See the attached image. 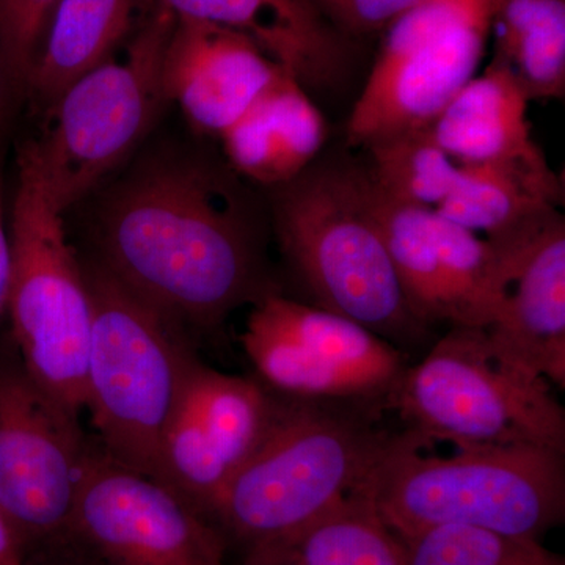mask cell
Returning a JSON list of instances; mask_svg holds the SVG:
<instances>
[{"mask_svg": "<svg viewBox=\"0 0 565 565\" xmlns=\"http://www.w3.org/2000/svg\"><path fill=\"white\" fill-rule=\"evenodd\" d=\"M245 200L203 156L147 152L96 202L93 262L173 322L218 326L277 292Z\"/></svg>", "mask_w": 565, "mask_h": 565, "instance_id": "1", "label": "cell"}, {"mask_svg": "<svg viewBox=\"0 0 565 565\" xmlns=\"http://www.w3.org/2000/svg\"><path fill=\"white\" fill-rule=\"evenodd\" d=\"M385 411L381 403L282 396L274 426L226 486L215 519L250 550L299 533L370 486L393 437L381 426Z\"/></svg>", "mask_w": 565, "mask_h": 565, "instance_id": "2", "label": "cell"}, {"mask_svg": "<svg viewBox=\"0 0 565 565\" xmlns=\"http://www.w3.org/2000/svg\"><path fill=\"white\" fill-rule=\"evenodd\" d=\"M393 434L370 484L375 509L401 539L459 525L539 541L565 515V452L514 445L424 455Z\"/></svg>", "mask_w": 565, "mask_h": 565, "instance_id": "3", "label": "cell"}, {"mask_svg": "<svg viewBox=\"0 0 565 565\" xmlns=\"http://www.w3.org/2000/svg\"><path fill=\"white\" fill-rule=\"evenodd\" d=\"M274 218L281 250L316 307L362 323L408 352L429 329L412 315L390 262L366 170L308 167L277 185Z\"/></svg>", "mask_w": 565, "mask_h": 565, "instance_id": "4", "label": "cell"}, {"mask_svg": "<svg viewBox=\"0 0 565 565\" xmlns=\"http://www.w3.org/2000/svg\"><path fill=\"white\" fill-rule=\"evenodd\" d=\"M82 266L93 310L84 408L103 451L152 478L195 355L181 340L177 322L95 262Z\"/></svg>", "mask_w": 565, "mask_h": 565, "instance_id": "5", "label": "cell"}, {"mask_svg": "<svg viewBox=\"0 0 565 565\" xmlns=\"http://www.w3.org/2000/svg\"><path fill=\"white\" fill-rule=\"evenodd\" d=\"M426 449L544 446L565 452V411L544 379L501 362L484 329L451 327L386 399Z\"/></svg>", "mask_w": 565, "mask_h": 565, "instance_id": "6", "label": "cell"}, {"mask_svg": "<svg viewBox=\"0 0 565 565\" xmlns=\"http://www.w3.org/2000/svg\"><path fill=\"white\" fill-rule=\"evenodd\" d=\"M174 20L158 3L125 57L73 82L50 107L46 134L22 150L62 212L87 199L150 134L169 102L163 55Z\"/></svg>", "mask_w": 565, "mask_h": 565, "instance_id": "7", "label": "cell"}, {"mask_svg": "<svg viewBox=\"0 0 565 565\" xmlns=\"http://www.w3.org/2000/svg\"><path fill=\"white\" fill-rule=\"evenodd\" d=\"M62 215L31 159L21 152L9 230L7 308L24 370L79 416L93 310L84 266L66 239Z\"/></svg>", "mask_w": 565, "mask_h": 565, "instance_id": "8", "label": "cell"}, {"mask_svg": "<svg viewBox=\"0 0 565 565\" xmlns=\"http://www.w3.org/2000/svg\"><path fill=\"white\" fill-rule=\"evenodd\" d=\"M497 0H423L388 25L353 106L351 147L427 128L475 77Z\"/></svg>", "mask_w": 565, "mask_h": 565, "instance_id": "9", "label": "cell"}, {"mask_svg": "<svg viewBox=\"0 0 565 565\" xmlns=\"http://www.w3.org/2000/svg\"><path fill=\"white\" fill-rule=\"evenodd\" d=\"M241 343L259 381L297 399L386 405L411 364L362 323L278 292L253 305Z\"/></svg>", "mask_w": 565, "mask_h": 565, "instance_id": "10", "label": "cell"}, {"mask_svg": "<svg viewBox=\"0 0 565 565\" xmlns=\"http://www.w3.org/2000/svg\"><path fill=\"white\" fill-rule=\"evenodd\" d=\"M281 399L259 379L221 373L193 359L152 478L214 515L233 476L269 434Z\"/></svg>", "mask_w": 565, "mask_h": 565, "instance_id": "11", "label": "cell"}, {"mask_svg": "<svg viewBox=\"0 0 565 565\" xmlns=\"http://www.w3.org/2000/svg\"><path fill=\"white\" fill-rule=\"evenodd\" d=\"M24 366L0 371V511L22 542L70 533L92 448Z\"/></svg>", "mask_w": 565, "mask_h": 565, "instance_id": "12", "label": "cell"}, {"mask_svg": "<svg viewBox=\"0 0 565 565\" xmlns=\"http://www.w3.org/2000/svg\"><path fill=\"white\" fill-rule=\"evenodd\" d=\"M70 533L109 565H225V542L202 512L103 449L85 462Z\"/></svg>", "mask_w": 565, "mask_h": 565, "instance_id": "13", "label": "cell"}, {"mask_svg": "<svg viewBox=\"0 0 565 565\" xmlns=\"http://www.w3.org/2000/svg\"><path fill=\"white\" fill-rule=\"evenodd\" d=\"M282 70L243 32L177 18L163 55V85L193 128L221 137Z\"/></svg>", "mask_w": 565, "mask_h": 565, "instance_id": "14", "label": "cell"}, {"mask_svg": "<svg viewBox=\"0 0 565 565\" xmlns=\"http://www.w3.org/2000/svg\"><path fill=\"white\" fill-rule=\"evenodd\" d=\"M484 330L501 362L565 388L563 215H556L531 245L500 313Z\"/></svg>", "mask_w": 565, "mask_h": 565, "instance_id": "15", "label": "cell"}, {"mask_svg": "<svg viewBox=\"0 0 565 565\" xmlns=\"http://www.w3.org/2000/svg\"><path fill=\"white\" fill-rule=\"evenodd\" d=\"M527 98L514 73L493 61L473 77L435 118L430 129L441 150L459 166L519 163L555 177L533 139Z\"/></svg>", "mask_w": 565, "mask_h": 565, "instance_id": "16", "label": "cell"}, {"mask_svg": "<svg viewBox=\"0 0 565 565\" xmlns=\"http://www.w3.org/2000/svg\"><path fill=\"white\" fill-rule=\"evenodd\" d=\"M326 136L321 111L296 76L282 70L221 139L237 173L277 188L311 167Z\"/></svg>", "mask_w": 565, "mask_h": 565, "instance_id": "17", "label": "cell"}, {"mask_svg": "<svg viewBox=\"0 0 565 565\" xmlns=\"http://www.w3.org/2000/svg\"><path fill=\"white\" fill-rule=\"evenodd\" d=\"M563 184L519 163L459 166L455 185L435 207L440 217L487 239L527 245L559 214Z\"/></svg>", "mask_w": 565, "mask_h": 565, "instance_id": "18", "label": "cell"}, {"mask_svg": "<svg viewBox=\"0 0 565 565\" xmlns=\"http://www.w3.org/2000/svg\"><path fill=\"white\" fill-rule=\"evenodd\" d=\"M134 0H61L25 88L47 109L73 82L109 61L131 25Z\"/></svg>", "mask_w": 565, "mask_h": 565, "instance_id": "19", "label": "cell"}, {"mask_svg": "<svg viewBox=\"0 0 565 565\" xmlns=\"http://www.w3.org/2000/svg\"><path fill=\"white\" fill-rule=\"evenodd\" d=\"M245 563L407 565V550L379 515L367 486L291 537L250 550Z\"/></svg>", "mask_w": 565, "mask_h": 565, "instance_id": "20", "label": "cell"}, {"mask_svg": "<svg viewBox=\"0 0 565 565\" xmlns=\"http://www.w3.org/2000/svg\"><path fill=\"white\" fill-rule=\"evenodd\" d=\"M174 18L221 25L252 36L302 85L330 79L334 47L300 24L278 0H158Z\"/></svg>", "mask_w": 565, "mask_h": 565, "instance_id": "21", "label": "cell"}, {"mask_svg": "<svg viewBox=\"0 0 565 565\" xmlns=\"http://www.w3.org/2000/svg\"><path fill=\"white\" fill-rule=\"evenodd\" d=\"M493 61L522 84L530 102L564 99L565 0H497Z\"/></svg>", "mask_w": 565, "mask_h": 565, "instance_id": "22", "label": "cell"}, {"mask_svg": "<svg viewBox=\"0 0 565 565\" xmlns=\"http://www.w3.org/2000/svg\"><path fill=\"white\" fill-rule=\"evenodd\" d=\"M367 178L385 195L435 210L455 185L459 163L435 140L433 129H407L367 143Z\"/></svg>", "mask_w": 565, "mask_h": 565, "instance_id": "23", "label": "cell"}, {"mask_svg": "<svg viewBox=\"0 0 565 565\" xmlns=\"http://www.w3.org/2000/svg\"><path fill=\"white\" fill-rule=\"evenodd\" d=\"M404 542L407 565H565L541 541L481 527H430Z\"/></svg>", "mask_w": 565, "mask_h": 565, "instance_id": "24", "label": "cell"}, {"mask_svg": "<svg viewBox=\"0 0 565 565\" xmlns=\"http://www.w3.org/2000/svg\"><path fill=\"white\" fill-rule=\"evenodd\" d=\"M58 2L61 0H0V51L24 85Z\"/></svg>", "mask_w": 565, "mask_h": 565, "instance_id": "25", "label": "cell"}, {"mask_svg": "<svg viewBox=\"0 0 565 565\" xmlns=\"http://www.w3.org/2000/svg\"><path fill=\"white\" fill-rule=\"evenodd\" d=\"M348 31L362 33L388 28L423 0H315Z\"/></svg>", "mask_w": 565, "mask_h": 565, "instance_id": "26", "label": "cell"}, {"mask_svg": "<svg viewBox=\"0 0 565 565\" xmlns=\"http://www.w3.org/2000/svg\"><path fill=\"white\" fill-rule=\"evenodd\" d=\"M22 539L0 511V565H22Z\"/></svg>", "mask_w": 565, "mask_h": 565, "instance_id": "27", "label": "cell"}, {"mask_svg": "<svg viewBox=\"0 0 565 565\" xmlns=\"http://www.w3.org/2000/svg\"><path fill=\"white\" fill-rule=\"evenodd\" d=\"M11 274L10 232L3 221L2 195H0V313L7 308Z\"/></svg>", "mask_w": 565, "mask_h": 565, "instance_id": "28", "label": "cell"}, {"mask_svg": "<svg viewBox=\"0 0 565 565\" xmlns=\"http://www.w3.org/2000/svg\"><path fill=\"white\" fill-rule=\"evenodd\" d=\"M21 87H25L24 82L18 76L17 71L11 68L6 55L0 51V120L9 110L13 96Z\"/></svg>", "mask_w": 565, "mask_h": 565, "instance_id": "29", "label": "cell"}, {"mask_svg": "<svg viewBox=\"0 0 565 565\" xmlns=\"http://www.w3.org/2000/svg\"><path fill=\"white\" fill-rule=\"evenodd\" d=\"M278 2H280L300 24L305 25V28L310 29L311 32L318 33V35L326 36L321 25H319L318 18H316L313 7L310 6L308 0H278Z\"/></svg>", "mask_w": 565, "mask_h": 565, "instance_id": "30", "label": "cell"}, {"mask_svg": "<svg viewBox=\"0 0 565 565\" xmlns=\"http://www.w3.org/2000/svg\"><path fill=\"white\" fill-rule=\"evenodd\" d=\"M244 565H248L247 563H244Z\"/></svg>", "mask_w": 565, "mask_h": 565, "instance_id": "31", "label": "cell"}]
</instances>
